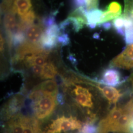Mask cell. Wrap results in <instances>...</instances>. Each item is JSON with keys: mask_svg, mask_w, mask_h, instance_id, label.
<instances>
[{"mask_svg": "<svg viewBox=\"0 0 133 133\" xmlns=\"http://www.w3.org/2000/svg\"><path fill=\"white\" fill-rule=\"evenodd\" d=\"M87 11L96 9L98 7L99 0H85Z\"/></svg>", "mask_w": 133, "mask_h": 133, "instance_id": "obj_24", "label": "cell"}, {"mask_svg": "<svg viewBox=\"0 0 133 133\" xmlns=\"http://www.w3.org/2000/svg\"><path fill=\"white\" fill-rule=\"evenodd\" d=\"M96 87L100 91L101 95L105 99L108 101L110 104H116L124 96V93L121 90L111 86L105 85L95 83Z\"/></svg>", "mask_w": 133, "mask_h": 133, "instance_id": "obj_9", "label": "cell"}, {"mask_svg": "<svg viewBox=\"0 0 133 133\" xmlns=\"http://www.w3.org/2000/svg\"><path fill=\"white\" fill-rule=\"evenodd\" d=\"M103 11L102 10L96 9L87 11L86 16L87 19V25L91 29L95 28L97 25H99L101 16Z\"/></svg>", "mask_w": 133, "mask_h": 133, "instance_id": "obj_16", "label": "cell"}, {"mask_svg": "<svg viewBox=\"0 0 133 133\" xmlns=\"http://www.w3.org/2000/svg\"><path fill=\"white\" fill-rule=\"evenodd\" d=\"M64 92L68 91L69 95L76 103L77 106L87 110V122L94 123L97 120V116L92 112L95 109V97L93 89L85 86L86 82L76 78L69 79L63 78Z\"/></svg>", "mask_w": 133, "mask_h": 133, "instance_id": "obj_1", "label": "cell"}, {"mask_svg": "<svg viewBox=\"0 0 133 133\" xmlns=\"http://www.w3.org/2000/svg\"><path fill=\"white\" fill-rule=\"evenodd\" d=\"M57 68L52 62H48L43 67V72L41 76L42 79H52L57 75Z\"/></svg>", "mask_w": 133, "mask_h": 133, "instance_id": "obj_17", "label": "cell"}, {"mask_svg": "<svg viewBox=\"0 0 133 133\" xmlns=\"http://www.w3.org/2000/svg\"><path fill=\"white\" fill-rule=\"evenodd\" d=\"M82 126L81 121L76 117L63 115L52 120L44 133H66L76 130H79Z\"/></svg>", "mask_w": 133, "mask_h": 133, "instance_id": "obj_4", "label": "cell"}, {"mask_svg": "<svg viewBox=\"0 0 133 133\" xmlns=\"http://www.w3.org/2000/svg\"><path fill=\"white\" fill-rule=\"evenodd\" d=\"M26 115L21 113L11 117L6 126L5 133H23Z\"/></svg>", "mask_w": 133, "mask_h": 133, "instance_id": "obj_10", "label": "cell"}, {"mask_svg": "<svg viewBox=\"0 0 133 133\" xmlns=\"http://www.w3.org/2000/svg\"><path fill=\"white\" fill-rule=\"evenodd\" d=\"M17 24L14 15V12L11 11L7 12L4 19V25L8 36V42H9L13 34L16 32Z\"/></svg>", "mask_w": 133, "mask_h": 133, "instance_id": "obj_11", "label": "cell"}, {"mask_svg": "<svg viewBox=\"0 0 133 133\" xmlns=\"http://www.w3.org/2000/svg\"><path fill=\"white\" fill-rule=\"evenodd\" d=\"M58 43L62 44L63 45H66L70 43V38L67 34H60L58 38Z\"/></svg>", "mask_w": 133, "mask_h": 133, "instance_id": "obj_25", "label": "cell"}, {"mask_svg": "<svg viewBox=\"0 0 133 133\" xmlns=\"http://www.w3.org/2000/svg\"><path fill=\"white\" fill-rule=\"evenodd\" d=\"M43 32V29L42 25L32 24L29 26L25 34L28 41L37 43L39 42Z\"/></svg>", "mask_w": 133, "mask_h": 133, "instance_id": "obj_12", "label": "cell"}, {"mask_svg": "<svg viewBox=\"0 0 133 133\" xmlns=\"http://www.w3.org/2000/svg\"><path fill=\"white\" fill-rule=\"evenodd\" d=\"M77 133H98V127L94 123L86 122Z\"/></svg>", "mask_w": 133, "mask_h": 133, "instance_id": "obj_19", "label": "cell"}, {"mask_svg": "<svg viewBox=\"0 0 133 133\" xmlns=\"http://www.w3.org/2000/svg\"><path fill=\"white\" fill-rule=\"evenodd\" d=\"M129 80L131 81V83H132V91H133V74L129 78ZM132 99H133V97Z\"/></svg>", "mask_w": 133, "mask_h": 133, "instance_id": "obj_31", "label": "cell"}, {"mask_svg": "<svg viewBox=\"0 0 133 133\" xmlns=\"http://www.w3.org/2000/svg\"><path fill=\"white\" fill-rule=\"evenodd\" d=\"M28 107L38 120L48 119L52 114L58 104L54 96L34 88L28 95Z\"/></svg>", "mask_w": 133, "mask_h": 133, "instance_id": "obj_3", "label": "cell"}, {"mask_svg": "<svg viewBox=\"0 0 133 133\" xmlns=\"http://www.w3.org/2000/svg\"><path fill=\"white\" fill-rule=\"evenodd\" d=\"M124 16H129L133 19V4L126 3Z\"/></svg>", "mask_w": 133, "mask_h": 133, "instance_id": "obj_26", "label": "cell"}, {"mask_svg": "<svg viewBox=\"0 0 133 133\" xmlns=\"http://www.w3.org/2000/svg\"><path fill=\"white\" fill-rule=\"evenodd\" d=\"M61 32L59 26L56 24L52 25L45 30L39 43L46 50L55 48L58 43V38Z\"/></svg>", "mask_w": 133, "mask_h": 133, "instance_id": "obj_6", "label": "cell"}, {"mask_svg": "<svg viewBox=\"0 0 133 133\" xmlns=\"http://www.w3.org/2000/svg\"><path fill=\"white\" fill-rule=\"evenodd\" d=\"M107 10L110 12L120 17L122 12V8L120 4L116 2H112L109 4Z\"/></svg>", "mask_w": 133, "mask_h": 133, "instance_id": "obj_20", "label": "cell"}, {"mask_svg": "<svg viewBox=\"0 0 133 133\" xmlns=\"http://www.w3.org/2000/svg\"><path fill=\"white\" fill-rule=\"evenodd\" d=\"M55 24H56L55 18L53 14L50 15L43 19V24L46 28Z\"/></svg>", "mask_w": 133, "mask_h": 133, "instance_id": "obj_23", "label": "cell"}, {"mask_svg": "<svg viewBox=\"0 0 133 133\" xmlns=\"http://www.w3.org/2000/svg\"><path fill=\"white\" fill-rule=\"evenodd\" d=\"M25 98L22 94L14 95L9 100L2 109V116L5 119H10L22 109Z\"/></svg>", "mask_w": 133, "mask_h": 133, "instance_id": "obj_7", "label": "cell"}, {"mask_svg": "<svg viewBox=\"0 0 133 133\" xmlns=\"http://www.w3.org/2000/svg\"><path fill=\"white\" fill-rule=\"evenodd\" d=\"M128 133H133V119H131L128 127Z\"/></svg>", "mask_w": 133, "mask_h": 133, "instance_id": "obj_28", "label": "cell"}, {"mask_svg": "<svg viewBox=\"0 0 133 133\" xmlns=\"http://www.w3.org/2000/svg\"><path fill=\"white\" fill-rule=\"evenodd\" d=\"M125 81L118 70L115 68L110 67L105 69L102 73L101 79L97 82L103 85L116 87L120 85Z\"/></svg>", "mask_w": 133, "mask_h": 133, "instance_id": "obj_8", "label": "cell"}, {"mask_svg": "<svg viewBox=\"0 0 133 133\" xmlns=\"http://www.w3.org/2000/svg\"><path fill=\"white\" fill-rule=\"evenodd\" d=\"M125 18L124 16L118 17L113 21V26L117 32L122 36L125 35Z\"/></svg>", "mask_w": 133, "mask_h": 133, "instance_id": "obj_18", "label": "cell"}, {"mask_svg": "<svg viewBox=\"0 0 133 133\" xmlns=\"http://www.w3.org/2000/svg\"><path fill=\"white\" fill-rule=\"evenodd\" d=\"M35 88L54 96H57L59 93L57 82L54 80L44 81L35 87Z\"/></svg>", "mask_w": 133, "mask_h": 133, "instance_id": "obj_13", "label": "cell"}, {"mask_svg": "<svg viewBox=\"0 0 133 133\" xmlns=\"http://www.w3.org/2000/svg\"><path fill=\"white\" fill-rule=\"evenodd\" d=\"M20 17L21 20L26 24L28 25L29 26H30L31 25L33 24L36 18L35 12L32 10H29L27 13Z\"/></svg>", "mask_w": 133, "mask_h": 133, "instance_id": "obj_21", "label": "cell"}, {"mask_svg": "<svg viewBox=\"0 0 133 133\" xmlns=\"http://www.w3.org/2000/svg\"><path fill=\"white\" fill-rule=\"evenodd\" d=\"M102 27L107 30H108L110 28V27H111V24H110V23H108V22H106L104 24H102Z\"/></svg>", "mask_w": 133, "mask_h": 133, "instance_id": "obj_30", "label": "cell"}, {"mask_svg": "<svg viewBox=\"0 0 133 133\" xmlns=\"http://www.w3.org/2000/svg\"><path fill=\"white\" fill-rule=\"evenodd\" d=\"M72 4L74 8L76 9L79 8H86L85 0H71Z\"/></svg>", "mask_w": 133, "mask_h": 133, "instance_id": "obj_27", "label": "cell"}, {"mask_svg": "<svg viewBox=\"0 0 133 133\" xmlns=\"http://www.w3.org/2000/svg\"><path fill=\"white\" fill-rule=\"evenodd\" d=\"M31 7V0H14L13 11L22 16L30 10Z\"/></svg>", "mask_w": 133, "mask_h": 133, "instance_id": "obj_15", "label": "cell"}, {"mask_svg": "<svg viewBox=\"0 0 133 133\" xmlns=\"http://www.w3.org/2000/svg\"><path fill=\"white\" fill-rule=\"evenodd\" d=\"M4 44H5V41L4 38L2 36V35H1V52L3 51L4 49Z\"/></svg>", "mask_w": 133, "mask_h": 133, "instance_id": "obj_29", "label": "cell"}, {"mask_svg": "<svg viewBox=\"0 0 133 133\" xmlns=\"http://www.w3.org/2000/svg\"><path fill=\"white\" fill-rule=\"evenodd\" d=\"M14 0H3L1 9L3 12H9L13 11Z\"/></svg>", "mask_w": 133, "mask_h": 133, "instance_id": "obj_22", "label": "cell"}, {"mask_svg": "<svg viewBox=\"0 0 133 133\" xmlns=\"http://www.w3.org/2000/svg\"><path fill=\"white\" fill-rule=\"evenodd\" d=\"M133 116V105L130 102L115 106L109 111L98 126V133H128L129 123Z\"/></svg>", "mask_w": 133, "mask_h": 133, "instance_id": "obj_2", "label": "cell"}, {"mask_svg": "<svg viewBox=\"0 0 133 133\" xmlns=\"http://www.w3.org/2000/svg\"><path fill=\"white\" fill-rule=\"evenodd\" d=\"M110 66L125 70L133 68V44H128L123 51L110 62Z\"/></svg>", "mask_w": 133, "mask_h": 133, "instance_id": "obj_5", "label": "cell"}, {"mask_svg": "<svg viewBox=\"0 0 133 133\" xmlns=\"http://www.w3.org/2000/svg\"><path fill=\"white\" fill-rule=\"evenodd\" d=\"M39 120L35 117L26 116L23 133H40Z\"/></svg>", "mask_w": 133, "mask_h": 133, "instance_id": "obj_14", "label": "cell"}]
</instances>
